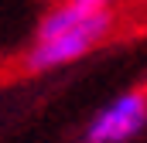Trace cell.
<instances>
[{
    "mask_svg": "<svg viewBox=\"0 0 147 143\" xmlns=\"http://www.w3.org/2000/svg\"><path fill=\"white\" fill-rule=\"evenodd\" d=\"M116 27L113 7H89L79 0H55L34 24L31 44L24 51V68L45 72L69 68L75 61L89 58Z\"/></svg>",
    "mask_w": 147,
    "mask_h": 143,
    "instance_id": "1",
    "label": "cell"
},
{
    "mask_svg": "<svg viewBox=\"0 0 147 143\" xmlns=\"http://www.w3.org/2000/svg\"><path fill=\"white\" fill-rule=\"evenodd\" d=\"M144 133H147V89H123L89 116L82 136L96 143H137Z\"/></svg>",
    "mask_w": 147,
    "mask_h": 143,
    "instance_id": "2",
    "label": "cell"
},
{
    "mask_svg": "<svg viewBox=\"0 0 147 143\" xmlns=\"http://www.w3.org/2000/svg\"><path fill=\"white\" fill-rule=\"evenodd\" d=\"M79 3H89V7H113L116 0H79Z\"/></svg>",
    "mask_w": 147,
    "mask_h": 143,
    "instance_id": "3",
    "label": "cell"
},
{
    "mask_svg": "<svg viewBox=\"0 0 147 143\" xmlns=\"http://www.w3.org/2000/svg\"><path fill=\"white\" fill-rule=\"evenodd\" d=\"M75 143H96V140H89V136H82V140H75Z\"/></svg>",
    "mask_w": 147,
    "mask_h": 143,
    "instance_id": "4",
    "label": "cell"
}]
</instances>
